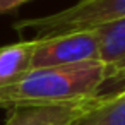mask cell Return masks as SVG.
<instances>
[{
  "label": "cell",
  "mask_w": 125,
  "mask_h": 125,
  "mask_svg": "<svg viewBox=\"0 0 125 125\" xmlns=\"http://www.w3.org/2000/svg\"><path fill=\"white\" fill-rule=\"evenodd\" d=\"M26 2H29V0H0V14L10 12V10H14L16 7H19Z\"/></svg>",
  "instance_id": "cell-8"
},
{
  "label": "cell",
  "mask_w": 125,
  "mask_h": 125,
  "mask_svg": "<svg viewBox=\"0 0 125 125\" xmlns=\"http://www.w3.org/2000/svg\"><path fill=\"white\" fill-rule=\"evenodd\" d=\"M120 17H125V0H79L63 10L17 21L14 28L17 31L31 29L36 33L34 38H46L96 28Z\"/></svg>",
  "instance_id": "cell-2"
},
{
  "label": "cell",
  "mask_w": 125,
  "mask_h": 125,
  "mask_svg": "<svg viewBox=\"0 0 125 125\" xmlns=\"http://www.w3.org/2000/svg\"><path fill=\"white\" fill-rule=\"evenodd\" d=\"M74 125H125V98L116 91L103 94V99Z\"/></svg>",
  "instance_id": "cell-7"
},
{
  "label": "cell",
  "mask_w": 125,
  "mask_h": 125,
  "mask_svg": "<svg viewBox=\"0 0 125 125\" xmlns=\"http://www.w3.org/2000/svg\"><path fill=\"white\" fill-rule=\"evenodd\" d=\"M103 94H98L89 99L52 104V106H31V108H14L9 110V118L4 125H74L81 116L93 110Z\"/></svg>",
  "instance_id": "cell-4"
},
{
  "label": "cell",
  "mask_w": 125,
  "mask_h": 125,
  "mask_svg": "<svg viewBox=\"0 0 125 125\" xmlns=\"http://www.w3.org/2000/svg\"><path fill=\"white\" fill-rule=\"evenodd\" d=\"M101 43V62L113 72V82L125 81V17L96 26Z\"/></svg>",
  "instance_id": "cell-5"
},
{
  "label": "cell",
  "mask_w": 125,
  "mask_h": 125,
  "mask_svg": "<svg viewBox=\"0 0 125 125\" xmlns=\"http://www.w3.org/2000/svg\"><path fill=\"white\" fill-rule=\"evenodd\" d=\"M87 62H101V43L96 28L38 38L31 69L65 67Z\"/></svg>",
  "instance_id": "cell-3"
},
{
  "label": "cell",
  "mask_w": 125,
  "mask_h": 125,
  "mask_svg": "<svg viewBox=\"0 0 125 125\" xmlns=\"http://www.w3.org/2000/svg\"><path fill=\"white\" fill-rule=\"evenodd\" d=\"M36 45L38 38L0 46V87L14 82L31 69V58Z\"/></svg>",
  "instance_id": "cell-6"
},
{
  "label": "cell",
  "mask_w": 125,
  "mask_h": 125,
  "mask_svg": "<svg viewBox=\"0 0 125 125\" xmlns=\"http://www.w3.org/2000/svg\"><path fill=\"white\" fill-rule=\"evenodd\" d=\"M116 94H120V96H123V98H125V86H123L120 91H116Z\"/></svg>",
  "instance_id": "cell-9"
},
{
  "label": "cell",
  "mask_w": 125,
  "mask_h": 125,
  "mask_svg": "<svg viewBox=\"0 0 125 125\" xmlns=\"http://www.w3.org/2000/svg\"><path fill=\"white\" fill-rule=\"evenodd\" d=\"M106 82H113V72L103 62L29 69L14 82L0 87V108L75 103L103 94L101 87Z\"/></svg>",
  "instance_id": "cell-1"
}]
</instances>
